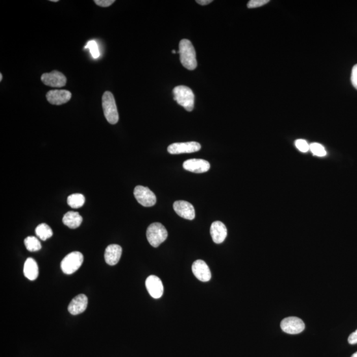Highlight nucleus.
<instances>
[{
	"label": "nucleus",
	"mask_w": 357,
	"mask_h": 357,
	"mask_svg": "<svg viewBox=\"0 0 357 357\" xmlns=\"http://www.w3.org/2000/svg\"><path fill=\"white\" fill-rule=\"evenodd\" d=\"M51 2H58V0H51Z\"/></svg>",
	"instance_id": "obj_33"
},
{
	"label": "nucleus",
	"mask_w": 357,
	"mask_h": 357,
	"mask_svg": "<svg viewBox=\"0 0 357 357\" xmlns=\"http://www.w3.org/2000/svg\"><path fill=\"white\" fill-rule=\"evenodd\" d=\"M88 304V297L85 295H79L73 298L69 304L67 310L71 314L75 315L80 314L86 310Z\"/></svg>",
	"instance_id": "obj_15"
},
{
	"label": "nucleus",
	"mask_w": 357,
	"mask_h": 357,
	"mask_svg": "<svg viewBox=\"0 0 357 357\" xmlns=\"http://www.w3.org/2000/svg\"><path fill=\"white\" fill-rule=\"evenodd\" d=\"M88 49L89 51H90L91 56L93 58H97L99 57L100 53L99 51V47H98V45L96 41L94 40H91L88 41L86 47H85V49Z\"/></svg>",
	"instance_id": "obj_24"
},
{
	"label": "nucleus",
	"mask_w": 357,
	"mask_h": 357,
	"mask_svg": "<svg viewBox=\"0 0 357 357\" xmlns=\"http://www.w3.org/2000/svg\"><path fill=\"white\" fill-rule=\"evenodd\" d=\"M212 0H197V1H196L197 3L201 6L208 5V4L212 3Z\"/></svg>",
	"instance_id": "obj_30"
},
{
	"label": "nucleus",
	"mask_w": 357,
	"mask_h": 357,
	"mask_svg": "<svg viewBox=\"0 0 357 357\" xmlns=\"http://www.w3.org/2000/svg\"><path fill=\"white\" fill-rule=\"evenodd\" d=\"M146 287L152 298L158 299L164 294V285L158 276L150 275L146 280Z\"/></svg>",
	"instance_id": "obj_10"
},
{
	"label": "nucleus",
	"mask_w": 357,
	"mask_h": 357,
	"mask_svg": "<svg viewBox=\"0 0 357 357\" xmlns=\"http://www.w3.org/2000/svg\"><path fill=\"white\" fill-rule=\"evenodd\" d=\"M310 150L313 155L315 156L324 157L327 154L325 148L319 143H312V145H310Z\"/></svg>",
	"instance_id": "obj_23"
},
{
	"label": "nucleus",
	"mask_w": 357,
	"mask_h": 357,
	"mask_svg": "<svg viewBox=\"0 0 357 357\" xmlns=\"http://www.w3.org/2000/svg\"><path fill=\"white\" fill-rule=\"evenodd\" d=\"M172 53H173V54L176 53V51H175V50H173V51H172Z\"/></svg>",
	"instance_id": "obj_34"
},
{
	"label": "nucleus",
	"mask_w": 357,
	"mask_h": 357,
	"mask_svg": "<svg viewBox=\"0 0 357 357\" xmlns=\"http://www.w3.org/2000/svg\"><path fill=\"white\" fill-rule=\"evenodd\" d=\"M295 145L296 147L302 152H307L310 150V145L305 140H302V139L296 141Z\"/></svg>",
	"instance_id": "obj_25"
},
{
	"label": "nucleus",
	"mask_w": 357,
	"mask_h": 357,
	"mask_svg": "<svg viewBox=\"0 0 357 357\" xmlns=\"http://www.w3.org/2000/svg\"><path fill=\"white\" fill-rule=\"evenodd\" d=\"M122 252H123V249L119 245H109L104 252V260L108 265H112V266L117 265L121 258Z\"/></svg>",
	"instance_id": "obj_17"
},
{
	"label": "nucleus",
	"mask_w": 357,
	"mask_h": 357,
	"mask_svg": "<svg viewBox=\"0 0 357 357\" xmlns=\"http://www.w3.org/2000/svg\"><path fill=\"white\" fill-rule=\"evenodd\" d=\"M351 357H357V352H354V353L353 354H352Z\"/></svg>",
	"instance_id": "obj_31"
},
{
	"label": "nucleus",
	"mask_w": 357,
	"mask_h": 357,
	"mask_svg": "<svg viewBox=\"0 0 357 357\" xmlns=\"http://www.w3.org/2000/svg\"><path fill=\"white\" fill-rule=\"evenodd\" d=\"M115 2V0H95L94 1L97 6L103 8L109 7V6L112 5Z\"/></svg>",
	"instance_id": "obj_28"
},
{
	"label": "nucleus",
	"mask_w": 357,
	"mask_h": 357,
	"mask_svg": "<svg viewBox=\"0 0 357 357\" xmlns=\"http://www.w3.org/2000/svg\"><path fill=\"white\" fill-rule=\"evenodd\" d=\"M180 60L183 66L189 70H194L197 66L196 52L192 43L188 39H182L180 43Z\"/></svg>",
	"instance_id": "obj_1"
},
{
	"label": "nucleus",
	"mask_w": 357,
	"mask_h": 357,
	"mask_svg": "<svg viewBox=\"0 0 357 357\" xmlns=\"http://www.w3.org/2000/svg\"><path fill=\"white\" fill-rule=\"evenodd\" d=\"M174 100L187 112H192L195 105V95L188 87L180 86L173 89Z\"/></svg>",
	"instance_id": "obj_2"
},
{
	"label": "nucleus",
	"mask_w": 357,
	"mask_h": 357,
	"mask_svg": "<svg viewBox=\"0 0 357 357\" xmlns=\"http://www.w3.org/2000/svg\"><path fill=\"white\" fill-rule=\"evenodd\" d=\"M134 195L137 201L146 207L154 206L157 201L155 194L146 187L138 186L135 187Z\"/></svg>",
	"instance_id": "obj_6"
},
{
	"label": "nucleus",
	"mask_w": 357,
	"mask_h": 357,
	"mask_svg": "<svg viewBox=\"0 0 357 357\" xmlns=\"http://www.w3.org/2000/svg\"><path fill=\"white\" fill-rule=\"evenodd\" d=\"M84 262V256L79 252H74L67 255L61 262V269L66 275H72L77 271Z\"/></svg>",
	"instance_id": "obj_5"
},
{
	"label": "nucleus",
	"mask_w": 357,
	"mask_h": 357,
	"mask_svg": "<svg viewBox=\"0 0 357 357\" xmlns=\"http://www.w3.org/2000/svg\"><path fill=\"white\" fill-rule=\"evenodd\" d=\"M23 273L25 277L30 280H34L39 276V267L36 261L32 258H27L23 267Z\"/></svg>",
	"instance_id": "obj_18"
},
{
	"label": "nucleus",
	"mask_w": 357,
	"mask_h": 357,
	"mask_svg": "<svg viewBox=\"0 0 357 357\" xmlns=\"http://www.w3.org/2000/svg\"><path fill=\"white\" fill-rule=\"evenodd\" d=\"M348 342L351 344V345L357 343V330L349 335V338H348Z\"/></svg>",
	"instance_id": "obj_29"
},
{
	"label": "nucleus",
	"mask_w": 357,
	"mask_h": 357,
	"mask_svg": "<svg viewBox=\"0 0 357 357\" xmlns=\"http://www.w3.org/2000/svg\"><path fill=\"white\" fill-rule=\"evenodd\" d=\"M24 243L28 251L30 252H38L41 249V243L36 237L29 236L24 240Z\"/></svg>",
	"instance_id": "obj_22"
},
{
	"label": "nucleus",
	"mask_w": 357,
	"mask_h": 357,
	"mask_svg": "<svg viewBox=\"0 0 357 357\" xmlns=\"http://www.w3.org/2000/svg\"><path fill=\"white\" fill-rule=\"evenodd\" d=\"M41 80L46 86L52 88H62L66 86V78L62 73L58 71H52L50 73L43 74Z\"/></svg>",
	"instance_id": "obj_9"
},
{
	"label": "nucleus",
	"mask_w": 357,
	"mask_h": 357,
	"mask_svg": "<svg viewBox=\"0 0 357 357\" xmlns=\"http://www.w3.org/2000/svg\"><path fill=\"white\" fill-rule=\"evenodd\" d=\"M102 106L106 121L112 125L118 123L119 117L116 102L113 93L110 91L104 93L102 97Z\"/></svg>",
	"instance_id": "obj_3"
},
{
	"label": "nucleus",
	"mask_w": 357,
	"mask_h": 357,
	"mask_svg": "<svg viewBox=\"0 0 357 357\" xmlns=\"http://www.w3.org/2000/svg\"><path fill=\"white\" fill-rule=\"evenodd\" d=\"M72 98V93L65 89L49 91L47 94L48 101L52 104L60 105L66 103Z\"/></svg>",
	"instance_id": "obj_14"
},
{
	"label": "nucleus",
	"mask_w": 357,
	"mask_h": 357,
	"mask_svg": "<svg viewBox=\"0 0 357 357\" xmlns=\"http://www.w3.org/2000/svg\"><path fill=\"white\" fill-rule=\"evenodd\" d=\"M192 271L195 277L202 282H208L211 279L210 268L204 261H195L192 265Z\"/></svg>",
	"instance_id": "obj_13"
},
{
	"label": "nucleus",
	"mask_w": 357,
	"mask_h": 357,
	"mask_svg": "<svg viewBox=\"0 0 357 357\" xmlns=\"http://www.w3.org/2000/svg\"><path fill=\"white\" fill-rule=\"evenodd\" d=\"M168 233L166 228L162 224L155 223L149 226L147 231V237L150 244L154 247H158L166 240Z\"/></svg>",
	"instance_id": "obj_4"
},
{
	"label": "nucleus",
	"mask_w": 357,
	"mask_h": 357,
	"mask_svg": "<svg viewBox=\"0 0 357 357\" xmlns=\"http://www.w3.org/2000/svg\"><path fill=\"white\" fill-rule=\"evenodd\" d=\"M85 201H86V199H85L84 196L80 193H75L69 195L67 199V204L73 208L82 207L84 205Z\"/></svg>",
	"instance_id": "obj_21"
},
{
	"label": "nucleus",
	"mask_w": 357,
	"mask_h": 357,
	"mask_svg": "<svg viewBox=\"0 0 357 357\" xmlns=\"http://www.w3.org/2000/svg\"><path fill=\"white\" fill-rule=\"evenodd\" d=\"M35 233L37 236L43 241L51 238L53 235V232L49 225L47 224H41L36 228Z\"/></svg>",
	"instance_id": "obj_20"
},
{
	"label": "nucleus",
	"mask_w": 357,
	"mask_h": 357,
	"mask_svg": "<svg viewBox=\"0 0 357 357\" xmlns=\"http://www.w3.org/2000/svg\"><path fill=\"white\" fill-rule=\"evenodd\" d=\"M350 80H351L352 86L357 89V64L354 65L352 67Z\"/></svg>",
	"instance_id": "obj_27"
},
{
	"label": "nucleus",
	"mask_w": 357,
	"mask_h": 357,
	"mask_svg": "<svg viewBox=\"0 0 357 357\" xmlns=\"http://www.w3.org/2000/svg\"><path fill=\"white\" fill-rule=\"evenodd\" d=\"M183 166L186 170L196 173H205L210 168V163L202 159H190L186 161Z\"/></svg>",
	"instance_id": "obj_11"
},
{
	"label": "nucleus",
	"mask_w": 357,
	"mask_h": 357,
	"mask_svg": "<svg viewBox=\"0 0 357 357\" xmlns=\"http://www.w3.org/2000/svg\"><path fill=\"white\" fill-rule=\"evenodd\" d=\"M82 221L83 219L81 215L78 212H73V211L67 212L66 214L64 215L62 219L64 225L71 229H76V228L79 227L81 225Z\"/></svg>",
	"instance_id": "obj_19"
},
{
	"label": "nucleus",
	"mask_w": 357,
	"mask_h": 357,
	"mask_svg": "<svg viewBox=\"0 0 357 357\" xmlns=\"http://www.w3.org/2000/svg\"><path fill=\"white\" fill-rule=\"evenodd\" d=\"M2 78H3V76H2V75H0V81H2Z\"/></svg>",
	"instance_id": "obj_32"
},
{
	"label": "nucleus",
	"mask_w": 357,
	"mask_h": 357,
	"mask_svg": "<svg viewBox=\"0 0 357 357\" xmlns=\"http://www.w3.org/2000/svg\"><path fill=\"white\" fill-rule=\"evenodd\" d=\"M210 235L215 243L223 242L227 236V228L221 221L214 222L211 225Z\"/></svg>",
	"instance_id": "obj_16"
},
{
	"label": "nucleus",
	"mask_w": 357,
	"mask_h": 357,
	"mask_svg": "<svg viewBox=\"0 0 357 357\" xmlns=\"http://www.w3.org/2000/svg\"><path fill=\"white\" fill-rule=\"evenodd\" d=\"M201 149V145L197 141H188L172 144L167 148V151L171 154H180L193 153L199 151Z\"/></svg>",
	"instance_id": "obj_8"
},
{
	"label": "nucleus",
	"mask_w": 357,
	"mask_h": 357,
	"mask_svg": "<svg viewBox=\"0 0 357 357\" xmlns=\"http://www.w3.org/2000/svg\"><path fill=\"white\" fill-rule=\"evenodd\" d=\"M173 208L178 216L183 219L192 221L195 218V208L191 203L186 201H177L174 202Z\"/></svg>",
	"instance_id": "obj_12"
},
{
	"label": "nucleus",
	"mask_w": 357,
	"mask_h": 357,
	"mask_svg": "<svg viewBox=\"0 0 357 357\" xmlns=\"http://www.w3.org/2000/svg\"><path fill=\"white\" fill-rule=\"evenodd\" d=\"M280 328L283 332L291 335L300 334L305 329V324L301 319L297 317H288L280 323Z\"/></svg>",
	"instance_id": "obj_7"
},
{
	"label": "nucleus",
	"mask_w": 357,
	"mask_h": 357,
	"mask_svg": "<svg viewBox=\"0 0 357 357\" xmlns=\"http://www.w3.org/2000/svg\"><path fill=\"white\" fill-rule=\"evenodd\" d=\"M269 2V0H251L248 2L247 8L249 9L260 8Z\"/></svg>",
	"instance_id": "obj_26"
}]
</instances>
